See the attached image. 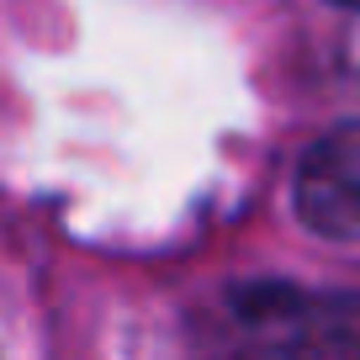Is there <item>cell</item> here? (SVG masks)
<instances>
[{"label":"cell","instance_id":"cell-3","mask_svg":"<svg viewBox=\"0 0 360 360\" xmlns=\"http://www.w3.org/2000/svg\"><path fill=\"white\" fill-rule=\"evenodd\" d=\"M334 6H349V11H360V0H334Z\"/></svg>","mask_w":360,"mask_h":360},{"label":"cell","instance_id":"cell-2","mask_svg":"<svg viewBox=\"0 0 360 360\" xmlns=\"http://www.w3.org/2000/svg\"><path fill=\"white\" fill-rule=\"evenodd\" d=\"M297 217L318 238L355 244L360 238V122H345L307 143L302 165L292 180Z\"/></svg>","mask_w":360,"mask_h":360},{"label":"cell","instance_id":"cell-1","mask_svg":"<svg viewBox=\"0 0 360 360\" xmlns=\"http://www.w3.org/2000/svg\"><path fill=\"white\" fill-rule=\"evenodd\" d=\"M202 360H360V302L297 286H238L207 318Z\"/></svg>","mask_w":360,"mask_h":360}]
</instances>
